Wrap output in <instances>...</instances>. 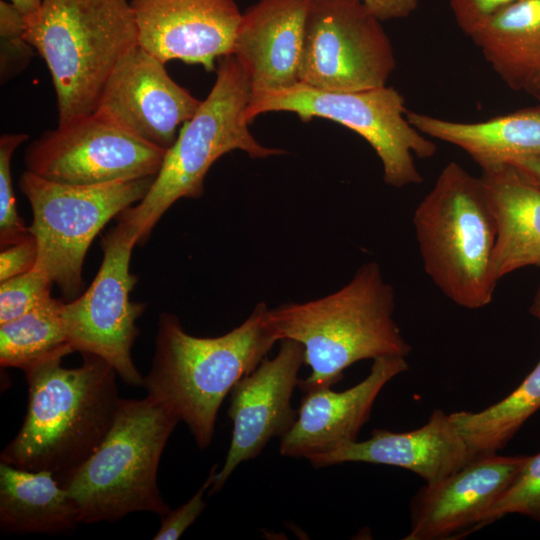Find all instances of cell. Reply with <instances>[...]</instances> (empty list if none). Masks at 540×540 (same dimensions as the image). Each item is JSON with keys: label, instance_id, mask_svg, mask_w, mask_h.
I'll return each mask as SVG.
<instances>
[{"label": "cell", "instance_id": "cell-38", "mask_svg": "<svg viewBox=\"0 0 540 540\" xmlns=\"http://www.w3.org/2000/svg\"><path fill=\"white\" fill-rule=\"evenodd\" d=\"M530 313L540 320V284L530 307Z\"/></svg>", "mask_w": 540, "mask_h": 540}, {"label": "cell", "instance_id": "cell-20", "mask_svg": "<svg viewBox=\"0 0 540 540\" xmlns=\"http://www.w3.org/2000/svg\"><path fill=\"white\" fill-rule=\"evenodd\" d=\"M480 178L497 224L491 262L497 284L517 269L540 266V188L509 164L482 170Z\"/></svg>", "mask_w": 540, "mask_h": 540}, {"label": "cell", "instance_id": "cell-3", "mask_svg": "<svg viewBox=\"0 0 540 540\" xmlns=\"http://www.w3.org/2000/svg\"><path fill=\"white\" fill-rule=\"evenodd\" d=\"M395 294L377 262L364 263L352 279L324 297L269 309L278 341L290 339L304 349L310 374L303 392L331 387L346 368L365 359L407 357L411 346L394 319Z\"/></svg>", "mask_w": 540, "mask_h": 540}, {"label": "cell", "instance_id": "cell-14", "mask_svg": "<svg viewBox=\"0 0 540 540\" xmlns=\"http://www.w3.org/2000/svg\"><path fill=\"white\" fill-rule=\"evenodd\" d=\"M201 102L170 77L164 62L137 46L110 75L95 111L167 150Z\"/></svg>", "mask_w": 540, "mask_h": 540}, {"label": "cell", "instance_id": "cell-34", "mask_svg": "<svg viewBox=\"0 0 540 540\" xmlns=\"http://www.w3.org/2000/svg\"><path fill=\"white\" fill-rule=\"evenodd\" d=\"M27 23L10 1L0 0V38L25 36Z\"/></svg>", "mask_w": 540, "mask_h": 540}, {"label": "cell", "instance_id": "cell-27", "mask_svg": "<svg viewBox=\"0 0 540 540\" xmlns=\"http://www.w3.org/2000/svg\"><path fill=\"white\" fill-rule=\"evenodd\" d=\"M29 136L24 133H7L0 138V243L5 248L32 233L20 217L15 201L11 162L15 150Z\"/></svg>", "mask_w": 540, "mask_h": 540}, {"label": "cell", "instance_id": "cell-9", "mask_svg": "<svg viewBox=\"0 0 540 540\" xmlns=\"http://www.w3.org/2000/svg\"><path fill=\"white\" fill-rule=\"evenodd\" d=\"M295 113L337 122L366 140L379 157L384 182L395 188L422 183L414 158L434 156L436 144L413 127L398 90L381 86L360 91H330L298 82L288 88L250 96L246 120L266 112Z\"/></svg>", "mask_w": 540, "mask_h": 540}, {"label": "cell", "instance_id": "cell-21", "mask_svg": "<svg viewBox=\"0 0 540 540\" xmlns=\"http://www.w3.org/2000/svg\"><path fill=\"white\" fill-rule=\"evenodd\" d=\"M419 132L466 152L487 170L513 159L540 156V105L480 122H457L408 110Z\"/></svg>", "mask_w": 540, "mask_h": 540}, {"label": "cell", "instance_id": "cell-10", "mask_svg": "<svg viewBox=\"0 0 540 540\" xmlns=\"http://www.w3.org/2000/svg\"><path fill=\"white\" fill-rule=\"evenodd\" d=\"M395 67L381 20L361 0H311L300 82L360 91L385 86Z\"/></svg>", "mask_w": 540, "mask_h": 540}, {"label": "cell", "instance_id": "cell-28", "mask_svg": "<svg viewBox=\"0 0 540 540\" xmlns=\"http://www.w3.org/2000/svg\"><path fill=\"white\" fill-rule=\"evenodd\" d=\"M53 282L42 271L32 270L0 283V324L33 310L51 296Z\"/></svg>", "mask_w": 540, "mask_h": 540}, {"label": "cell", "instance_id": "cell-30", "mask_svg": "<svg viewBox=\"0 0 540 540\" xmlns=\"http://www.w3.org/2000/svg\"><path fill=\"white\" fill-rule=\"evenodd\" d=\"M515 0H449L455 21L470 36L498 11Z\"/></svg>", "mask_w": 540, "mask_h": 540}, {"label": "cell", "instance_id": "cell-24", "mask_svg": "<svg viewBox=\"0 0 540 540\" xmlns=\"http://www.w3.org/2000/svg\"><path fill=\"white\" fill-rule=\"evenodd\" d=\"M540 408V360L523 382L499 402L479 411H458L451 419L474 457L496 454Z\"/></svg>", "mask_w": 540, "mask_h": 540}, {"label": "cell", "instance_id": "cell-18", "mask_svg": "<svg viewBox=\"0 0 540 540\" xmlns=\"http://www.w3.org/2000/svg\"><path fill=\"white\" fill-rule=\"evenodd\" d=\"M311 0H260L242 14L233 55L251 95L300 82Z\"/></svg>", "mask_w": 540, "mask_h": 540}, {"label": "cell", "instance_id": "cell-25", "mask_svg": "<svg viewBox=\"0 0 540 540\" xmlns=\"http://www.w3.org/2000/svg\"><path fill=\"white\" fill-rule=\"evenodd\" d=\"M62 301L50 297L28 313L0 324V364L23 371L52 357L72 352Z\"/></svg>", "mask_w": 540, "mask_h": 540}, {"label": "cell", "instance_id": "cell-1", "mask_svg": "<svg viewBox=\"0 0 540 540\" xmlns=\"http://www.w3.org/2000/svg\"><path fill=\"white\" fill-rule=\"evenodd\" d=\"M79 367L65 368L61 356L24 370L27 412L1 462L30 471H49L62 486L107 435L121 398L116 371L104 359L82 353Z\"/></svg>", "mask_w": 540, "mask_h": 540}, {"label": "cell", "instance_id": "cell-29", "mask_svg": "<svg viewBox=\"0 0 540 540\" xmlns=\"http://www.w3.org/2000/svg\"><path fill=\"white\" fill-rule=\"evenodd\" d=\"M217 465H214L204 484L199 490L182 506L169 511L161 516V525L153 539L174 540L178 539L183 532L197 519L205 508L203 500L204 492L214 483L217 474Z\"/></svg>", "mask_w": 540, "mask_h": 540}, {"label": "cell", "instance_id": "cell-26", "mask_svg": "<svg viewBox=\"0 0 540 540\" xmlns=\"http://www.w3.org/2000/svg\"><path fill=\"white\" fill-rule=\"evenodd\" d=\"M509 514H521L540 522V452L528 456L512 482L481 515L477 531Z\"/></svg>", "mask_w": 540, "mask_h": 540}, {"label": "cell", "instance_id": "cell-6", "mask_svg": "<svg viewBox=\"0 0 540 540\" xmlns=\"http://www.w3.org/2000/svg\"><path fill=\"white\" fill-rule=\"evenodd\" d=\"M25 38L50 72L58 124L94 112L110 75L138 46L131 0H43Z\"/></svg>", "mask_w": 540, "mask_h": 540}, {"label": "cell", "instance_id": "cell-22", "mask_svg": "<svg viewBox=\"0 0 540 540\" xmlns=\"http://www.w3.org/2000/svg\"><path fill=\"white\" fill-rule=\"evenodd\" d=\"M77 509L49 471L1 462L0 528L9 533H59L77 525Z\"/></svg>", "mask_w": 540, "mask_h": 540}, {"label": "cell", "instance_id": "cell-19", "mask_svg": "<svg viewBox=\"0 0 540 540\" xmlns=\"http://www.w3.org/2000/svg\"><path fill=\"white\" fill-rule=\"evenodd\" d=\"M474 458L450 414L435 409L427 423L415 430L375 429L367 440H356L307 460L314 467L347 462L396 466L419 475L426 484H432Z\"/></svg>", "mask_w": 540, "mask_h": 540}, {"label": "cell", "instance_id": "cell-33", "mask_svg": "<svg viewBox=\"0 0 540 540\" xmlns=\"http://www.w3.org/2000/svg\"><path fill=\"white\" fill-rule=\"evenodd\" d=\"M381 21L409 16L418 6L419 0H361Z\"/></svg>", "mask_w": 540, "mask_h": 540}, {"label": "cell", "instance_id": "cell-31", "mask_svg": "<svg viewBox=\"0 0 540 540\" xmlns=\"http://www.w3.org/2000/svg\"><path fill=\"white\" fill-rule=\"evenodd\" d=\"M37 257V243L32 234L15 244L2 248L0 282L32 270L36 265Z\"/></svg>", "mask_w": 540, "mask_h": 540}, {"label": "cell", "instance_id": "cell-2", "mask_svg": "<svg viewBox=\"0 0 540 540\" xmlns=\"http://www.w3.org/2000/svg\"><path fill=\"white\" fill-rule=\"evenodd\" d=\"M268 312L259 302L242 324L217 337L188 334L173 314L159 317L152 366L143 387L147 396L188 426L201 450L212 441L223 400L278 341Z\"/></svg>", "mask_w": 540, "mask_h": 540}, {"label": "cell", "instance_id": "cell-7", "mask_svg": "<svg viewBox=\"0 0 540 540\" xmlns=\"http://www.w3.org/2000/svg\"><path fill=\"white\" fill-rule=\"evenodd\" d=\"M179 419L160 402L120 400L104 440L62 485L78 522H115L133 512L159 516L170 509L157 484L159 460Z\"/></svg>", "mask_w": 540, "mask_h": 540}, {"label": "cell", "instance_id": "cell-36", "mask_svg": "<svg viewBox=\"0 0 540 540\" xmlns=\"http://www.w3.org/2000/svg\"><path fill=\"white\" fill-rule=\"evenodd\" d=\"M14 4L24 16L26 23L33 20L40 11L43 0H8Z\"/></svg>", "mask_w": 540, "mask_h": 540}, {"label": "cell", "instance_id": "cell-37", "mask_svg": "<svg viewBox=\"0 0 540 540\" xmlns=\"http://www.w3.org/2000/svg\"><path fill=\"white\" fill-rule=\"evenodd\" d=\"M524 91L540 101V68Z\"/></svg>", "mask_w": 540, "mask_h": 540}, {"label": "cell", "instance_id": "cell-12", "mask_svg": "<svg viewBox=\"0 0 540 540\" xmlns=\"http://www.w3.org/2000/svg\"><path fill=\"white\" fill-rule=\"evenodd\" d=\"M165 153L94 111L43 132L27 147L24 163L51 181L94 185L156 176Z\"/></svg>", "mask_w": 540, "mask_h": 540}, {"label": "cell", "instance_id": "cell-16", "mask_svg": "<svg viewBox=\"0 0 540 540\" xmlns=\"http://www.w3.org/2000/svg\"><path fill=\"white\" fill-rule=\"evenodd\" d=\"M527 458L479 456L442 480L426 484L411 502V528L404 539H455L472 533Z\"/></svg>", "mask_w": 540, "mask_h": 540}, {"label": "cell", "instance_id": "cell-32", "mask_svg": "<svg viewBox=\"0 0 540 540\" xmlns=\"http://www.w3.org/2000/svg\"><path fill=\"white\" fill-rule=\"evenodd\" d=\"M35 48L25 36L0 38V81L5 84L27 68Z\"/></svg>", "mask_w": 540, "mask_h": 540}, {"label": "cell", "instance_id": "cell-11", "mask_svg": "<svg viewBox=\"0 0 540 540\" xmlns=\"http://www.w3.org/2000/svg\"><path fill=\"white\" fill-rule=\"evenodd\" d=\"M136 240L118 223L102 240L103 260L91 285L63 303L62 317L73 351L104 359L128 385L143 386L131 349L139 334L136 320L144 303L132 301L137 277L130 272Z\"/></svg>", "mask_w": 540, "mask_h": 540}, {"label": "cell", "instance_id": "cell-8", "mask_svg": "<svg viewBox=\"0 0 540 540\" xmlns=\"http://www.w3.org/2000/svg\"><path fill=\"white\" fill-rule=\"evenodd\" d=\"M154 178L74 185L23 172L18 184L33 213L29 227L38 248L34 268L72 299L82 289L83 264L95 236L110 219L141 201Z\"/></svg>", "mask_w": 540, "mask_h": 540}, {"label": "cell", "instance_id": "cell-4", "mask_svg": "<svg viewBox=\"0 0 540 540\" xmlns=\"http://www.w3.org/2000/svg\"><path fill=\"white\" fill-rule=\"evenodd\" d=\"M425 273L456 305L480 309L493 298L496 218L485 186L457 162L438 175L413 214Z\"/></svg>", "mask_w": 540, "mask_h": 540}, {"label": "cell", "instance_id": "cell-35", "mask_svg": "<svg viewBox=\"0 0 540 540\" xmlns=\"http://www.w3.org/2000/svg\"><path fill=\"white\" fill-rule=\"evenodd\" d=\"M507 164L514 167L525 179L540 188V156L516 158Z\"/></svg>", "mask_w": 540, "mask_h": 540}, {"label": "cell", "instance_id": "cell-15", "mask_svg": "<svg viewBox=\"0 0 540 540\" xmlns=\"http://www.w3.org/2000/svg\"><path fill=\"white\" fill-rule=\"evenodd\" d=\"M138 46L162 62L216 70L233 53L242 17L235 0H131Z\"/></svg>", "mask_w": 540, "mask_h": 540}, {"label": "cell", "instance_id": "cell-13", "mask_svg": "<svg viewBox=\"0 0 540 540\" xmlns=\"http://www.w3.org/2000/svg\"><path fill=\"white\" fill-rule=\"evenodd\" d=\"M280 342L277 355L264 358L230 392L232 438L209 494L218 492L240 463L257 457L272 438L284 435L297 418L291 398L301 380L298 374L304 363V349L294 340Z\"/></svg>", "mask_w": 540, "mask_h": 540}, {"label": "cell", "instance_id": "cell-5", "mask_svg": "<svg viewBox=\"0 0 540 540\" xmlns=\"http://www.w3.org/2000/svg\"><path fill=\"white\" fill-rule=\"evenodd\" d=\"M250 96L248 79L234 55L219 59L211 91L166 150L149 191L119 214V223L137 244L149 238L176 201L203 195L208 170L224 154L242 150L251 158H266L285 153L261 145L250 133L246 120Z\"/></svg>", "mask_w": 540, "mask_h": 540}, {"label": "cell", "instance_id": "cell-23", "mask_svg": "<svg viewBox=\"0 0 540 540\" xmlns=\"http://www.w3.org/2000/svg\"><path fill=\"white\" fill-rule=\"evenodd\" d=\"M469 37L509 88L525 90L540 68V0H515Z\"/></svg>", "mask_w": 540, "mask_h": 540}, {"label": "cell", "instance_id": "cell-17", "mask_svg": "<svg viewBox=\"0 0 540 540\" xmlns=\"http://www.w3.org/2000/svg\"><path fill=\"white\" fill-rule=\"evenodd\" d=\"M408 367L404 356H382L373 360L368 376L349 389L304 392L295 422L280 437V454L308 459L356 441L382 388Z\"/></svg>", "mask_w": 540, "mask_h": 540}]
</instances>
